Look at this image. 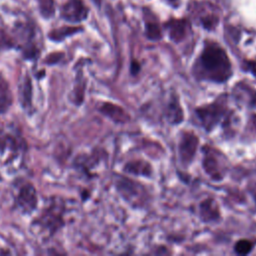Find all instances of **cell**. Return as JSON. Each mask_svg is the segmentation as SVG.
Wrapping results in <instances>:
<instances>
[{
	"label": "cell",
	"instance_id": "6da1fadb",
	"mask_svg": "<svg viewBox=\"0 0 256 256\" xmlns=\"http://www.w3.org/2000/svg\"><path fill=\"white\" fill-rule=\"evenodd\" d=\"M198 81L223 84L233 76L232 62L227 52L217 43H207L192 67Z\"/></svg>",
	"mask_w": 256,
	"mask_h": 256
},
{
	"label": "cell",
	"instance_id": "7a4b0ae2",
	"mask_svg": "<svg viewBox=\"0 0 256 256\" xmlns=\"http://www.w3.org/2000/svg\"><path fill=\"white\" fill-rule=\"evenodd\" d=\"M231 114L227 104V96L224 94L219 95L213 102L195 109V115L206 132H211L217 126L228 123Z\"/></svg>",
	"mask_w": 256,
	"mask_h": 256
},
{
	"label": "cell",
	"instance_id": "3957f363",
	"mask_svg": "<svg viewBox=\"0 0 256 256\" xmlns=\"http://www.w3.org/2000/svg\"><path fill=\"white\" fill-rule=\"evenodd\" d=\"M203 159L202 166L205 173L214 181H220L225 177L226 168L225 160L221 157L220 152L210 148L208 146L203 147Z\"/></svg>",
	"mask_w": 256,
	"mask_h": 256
},
{
	"label": "cell",
	"instance_id": "277c9868",
	"mask_svg": "<svg viewBox=\"0 0 256 256\" xmlns=\"http://www.w3.org/2000/svg\"><path fill=\"white\" fill-rule=\"evenodd\" d=\"M198 145L199 138L193 132L185 131L181 134L178 144V156L183 166L187 167L193 162Z\"/></svg>",
	"mask_w": 256,
	"mask_h": 256
},
{
	"label": "cell",
	"instance_id": "5b68a950",
	"mask_svg": "<svg viewBox=\"0 0 256 256\" xmlns=\"http://www.w3.org/2000/svg\"><path fill=\"white\" fill-rule=\"evenodd\" d=\"M61 17L69 22H80L88 15V10L81 0H68L61 8Z\"/></svg>",
	"mask_w": 256,
	"mask_h": 256
},
{
	"label": "cell",
	"instance_id": "8992f818",
	"mask_svg": "<svg viewBox=\"0 0 256 256\" xmlns=\"http://www.w3.org/2000/svg\"><path fill=\"white\" fill-rule=\"evenodd\" d=\"M16 205L25 213L32 212L37 205L36 191L30 184H24L16 196Z\"/></svg>",
	"mask_w": 256,
	"mask_h": 256
},
{
	"label": "cell",
	"instance_id": "52a82bcc",
	"mask_svg": "<svg viewBox=\"0 0 256 256\" xmlns=\"http://www.w3.org/2000/svg\"><path fill=\"white\" fill-rule=\"evenodd\" d=\"M199 215L205 223L218 221L220 219V210L216 201L212 198L203 200L199 205Z\"/></svg>",
	"mask_w": 256,
	"mask_h": 256
},
{
	"label": "cell",
	"instance_id": "ba28073f",
	"mask_svg": "<svg viewBox=\"0 0 256 256\" xmlns=\"http://www.w3.org/2000/svg\"><path fill=\"white\" fill-rule=\"evenodd\" d=\"M165 117L167 121L172 125H178L183 121L184 112L177 96L173 95L170 97V100L167 103Z\"/></svg>",
	"mask_w": 256,
	"mask_h": 256
},
{
	"label": "cell",
	"instance_id": "9c48e42d",
	"mask_svg": "<svg viewBox=\"0 0 256 256\" xmlns=\"http://www.w3.org/2000/svg\"><path fill=\"white\" fill-rule=\"evenodd\" d=\"M117 188L119 190V192L122 194V196L126 199V200H131V199H135L136 197H140L141 198V192H142V187L139 185V183L134 182L132 184V190H131V186H130V179L128 178H121L118 182H117Z\"/></svg>",
	"mask_w": 256,
	"mask_h": 256
},
{
	"label": "cell",
	"instance_id": "30bf717a",
	"mask_svg": "<svg viewBox=\"0 0 256 256\" xmlns=\"http://www.w3.org/2000/svg\"><path fill=\"white\" fill-rule=\"evenodd\" d=\"M124 171L130 175L150 177L152 175V166L144 160H133L124 166Z\"/></svg>",
	"mask_w": 256,
	"mask_h": 256
},
{
	"label": "cell",
	"instance_id": "8fae6325",
	"mask_svg": "<svg viewBox=\"0 0 256 256\" xmlns=\"http://www.w3.org/2000/svg\"><path fill=\"white\" fill-rule=\"evenodd\" d=\"M101 111L103 114H105L107 117H109L117 123H125L129 121V115L126 113L125 110H123L121 107L117 105L106 103L102 106Z\"/></svg>",
	"mask_w": 256,
	"mask_h": 256
},
{
	"label": "cell",
	"instance_id": "7c38bea8",
	"mask_svg": "<svg viewBox=\"0 0 256 256\" xmlns=\"http://www.w3.org/2000/svg\"><path fill=\"white\" fill-rule=\"evenodd\" d=\"M12 96L6 80L0 76V113H4L10 107Z\"/></svg>",
	"mask_w": 256,
	"mask_h": 256
},
{
	"label": "cell",
	"instance_id": "4fadbf2b",
	"mask_svg": "<svg viewBox=\"0 0 256 256\" xmlns=\"http://www.w3.org/2000/svg\"><path fill=\"white\" fill-rule=\"evenodd\" d=\"M256 241L251 239H240L234 245V252L238 255H247L255 247Z\"/></svg>",
	"mask_w": 256,
	"mask_h": 256
},
{
	"label": "cell",
	"instance_id": "5bb4252c",
	"mask_svg": "<svg viewBox=\"0 0 256 256\" xmlns=\"http://www.w3.org/2000/svg\"><path fill=\"white\" fill-rule=\"evenodd\" d=\"M81 30V27H61L59 29L53 30L49 34V38L53 41H61L63 38L74 34Z\"/></svg>",
	"mask_w": 256,
	"mask_h": 256
},
{
	"label": "cell",
	"instance_id": "9a60e30c",
	"mask_svg": "<svg viewBox=\"0 0 256 256\" xmlns=\"http://www.w3.org/2000/svg\"><path fill=\"white\" fill-rule=\"evenodd\" d=\"M186 26L182 22L177 23H171L169 27V35L170 38L176 42L182 40L185 36V29Z\"/></svg>",
	"mask_w": 256,
	"mask_h": 256
},
{
	"label": "cell",
	"instance_id": "2e32d148",
	"mask_svg": "<svg viewBox=\"0 0 256 256\" xmlns=\"http://www.w3.org/2000/svg\"><path fill=\"white\" fill-rule=\"evenodd\" d=\"M41 14L45 18H49L54 14L53 0H37Z\"/></svg>",
	"mask_w": 256,
	"mask_h": 256
},
{
	"label": "cell",
	"instance_id": "e0dca14e",
	"mask_svg": "<svg viewBox=\"0 0 256 256\" xmlns=\"http://www.w3.org/2000/svg\"><path fill=\"white\" fill-rule=\"evenodd\" d=\"M22 92H21V97L24 99L22 102L25 104V105H29L28 103L30 102V93H31V84H30V81L29 79L27 78L24 83H23V87L21 88Z\"/></svg>",
	"mask_w": 256,
	"mask_h": 256
},
{
	"label": "cell",
	"instance_id": "ac0fdd59",
	"mask_svg": "<svg viewBox=\"0 0 256 256\" xmlns=\"http://www.w3.org/2000/svg\"><path fill=\"white\" fill-rule=\"evenodd\" d=\"M248 103L249 106L256 110V90L248 87Z\"/></svg>",
	"mask_w": 256,
	"mask_h": 256
},
{
	"label": "cell",
	"instance_id": "d6986e66",
	"mask_svg": "<svg viewBox=\"0 0 256 256\" xmlns=\"http://www.w3.org/2000/svg\"><path fill=\"white\" fill-rule=\"evenodd\" d=\"M245 70L249 71L256 77V62L255 61H247L245 62Z\"/></svg>",
	"mask_w": 256,
	"mask_h": 256
},
{
	"label": "cell",
	"instance_id": "ffe728a7",
	"mask_svg": "<svg viewBox=\"0 0 256 256\" xmlns=\"http://www.w3.org/2000/svg\"><path fill=\"white\" fill-rule=\"evenodd\" d=\"M139 70H140V66H139V63H137V62H133V63H131V73L132 74H137L138 72H139Z\"/></svg>",
	"mask_w": 256,
	"mask_h": 256
},
{
	"label": "cell",
	"instance_id": "44dd1931",
	"mask_svg": "<svg viewBox=\"0 0 256 256\" xmlns=\"http://www.w3.org/2000/svg\"><path fill=\"white\" fill-rule=\"evenodd\" d=\"M249 123H250V126H251L252 130L256 133V114H252V116L250 117Z\"/></svg>",
	"mask_w": 256,
	"mask_h": 256
}]
</instances>
